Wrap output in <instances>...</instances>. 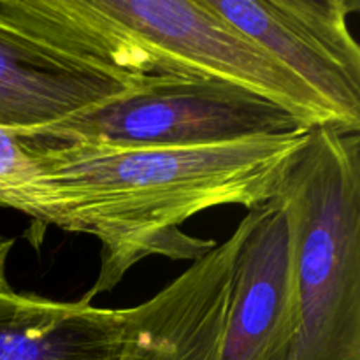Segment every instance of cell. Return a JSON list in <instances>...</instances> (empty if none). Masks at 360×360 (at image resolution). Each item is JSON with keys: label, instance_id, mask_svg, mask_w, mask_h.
Wrapping results in <instances>:
<instances>
[{"label": "cell", "instance_id": "9c48e42d", "mask_svg": "<svg viewBox=\"0 0 360 360\" xmlns=\"http://www.w3.org/2000/svg\"><path fill=\"white\" fill-rule=\"evenodd\" d=\"M125 309L0 292V360H120Z\"/></svg>", "mask_w": 360, "mask_h": 360}, {"label": "cell", "instance_id": "30bf717a", "mask_svg": "<svg viewBox=\"0 0 360 360\" xmlns=\"http://www.w3.org/2000/svg\"><path fill=\"white\" fill-rule=\"evenodd\" d=\"M39 174L35 148L14 130L0 127V206L27 214Z\"/></svg>", "mask_w": 360, "mask_h": 360}, {"label": "cell", "instance_id": "7a4b0ae2", "mask_svg": "<svg viewBox=\"0 0 360 360\" xmlns=\"http://www.w3.org/2000/svg\"><path fill=\"white\" fill-rule=\"evenodd\" d=\"M0 16L129 88L220 79L276 102L308 129H345L308 84L204 0H2Z\"/></svg>", "mask_w": 360, "mask_h": 360}, {"label": "cell", "instance_id": "6da1fadb", "mask_svg": "<svg viewBox=\"0 0 360 360\" xmlns=\"http://www.w3.org/2000/svg\"><path fill=\"white\" fill-rule=\"evenodd\" d=\"M308 132L143 150L28 143L41 174L27 214L98 239L101 269L83 297L91 302L148 257L202 259L217 245L192 238L181 225L211 207L250 211L273 199Z\"/></svg>", "mask_w": 360, "mask_h": 360}, {"label": "cell", "instance_id": "8fae6325", "mask_svg": "<svg viewBox=\"0 0 360 360\" xmlns=\"http://www.w3.org/2000/svg\"><path fill=\"white\" fill-rule=\"evenodd\" d=\"M13 246L14 239L0 238V292H6L11 288L9 281H7V260L13 252Z\"/></svg>", "mask_w": 360, "mask_h": 360}, {"label": "cell", "instance_id": "277c9868", "mask_svg": "<svg viewBox=\"0 0 360 360\" xmlns=\"http://www.w3.org/2000/svg\"><path fill=\"white\" fill-rule=\"evenodd\" d=\"M309 130L252 90L220 79L157 81L127 88L60 122L20 134L34 146L120 150L195 148Z\"/></svg>", "mask_w": 360, "mask_h": 360}, {"label": "cell", "instance_id": "52a82bcc", "mask_svg": "<svg viewBox=\"0 0 360 360\" xmlns=\"http://www.w3.org/2000/svg\"><path fill=\"white\" fill-rule=\"evenodd\" d=\"M241 225L227 241L136 308L125 309L120 360H220Z\"/></svg>", "mask_w": 360, "mask_h": 360}, {"label": "cell", "instance_id": "8992f818", "mask_svg": "<svg viewBox=\"0 0 360 360\" xmlns=\"http://www.w3.org/2000/svg\"><path fill=\"white\" fill-rule=\"evenodd\" d=\"M220 360H288L301 327L294 245L276 195L241 220Z\"/></svg>", "mask_w": 360, "mask_h": 360}, {"label": "cell", "instance_id": "ba28073f", "mask_svg": "<svg viewBox=\"0 0 360 360\" xmlns=\"http://www.w3.org/2000/svg\"><path fill=\"white\" fill-rule=\"evenodd\" d=\"M122 81L23 34L0 16V127L27 132L125 91Z\"/></svg>", "mask_w": 360, "mask_h": 360}, {"label": "cell", "instance_id": "3957f363", "mask_svg": "<svg viewBox=\"0 0 360 360\" xmlns=\"http://www.w3.org/2000/svg\"><path fill=\"white\" fill-rule=\"evenodd\" d=\"M301 327L288 360H360V132L313 127L276 192Z\"/></svg>", "mask_w": 360, "mask_h": 360}, {"label": "cell", "instance_id": "5b68a950", "mask_svg": "<svg viewBox=\"0 0 360 360\" xmlns=\"http://www.w3.org/2000/svg\"><path fill=\"white\" fill-rule=\"evenodd\" d=\"M308 84L360 132V48L348 18L359 0H204Z\"/></svg>", "mask_w": 360, "mask_h": 360}]
</instances>
